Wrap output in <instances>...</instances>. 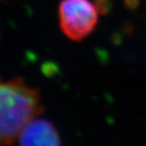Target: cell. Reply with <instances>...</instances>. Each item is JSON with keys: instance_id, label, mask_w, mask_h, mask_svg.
Here are the masks:
<instances>
[{"instance_id": "obj_1", "label": "cell", "mask_w": 146, "mask_h": 146, "mask_svg": "<svg viewBox=\"0 0 146 146\" xmlns=\"http://www.w3.org/2000/svg\"><path fill=\"white\" fill-rule=\"evenodd\" d=\"M40 89L29 86L22 78L2 81L0 86V140L12 146L26 125L43 113Z\"/></svg>"}, {"instance_id": "obj_2", "label": "cell", "mask_w": 146, "mask_h": 146, "mask_svg": "<svg viewBox=\"0 0 146 146\" xmlns=\"http://www.w3.org/2000/svg\"><path fill=\"white\" fill-rule=\"evenodd\" d=\"M99 13L92 0H61L57 8L59 27L68 39L83 40L96 28Z\"/></svg>"}, {"instance_id": "obj_3", "label": "cell", "mask_w": 146, "mask_h": 146, "mask_svg": "<svg viewBox=\"0 0 146 146\" xmlns=\"http://www.w3.org/2000/svg\"><path fill=\"white\" fill-rule=\"evenodd\" d=\"M19 146H61L60 135L54 124L45 119H34L20 132Z\"/></svg>"}, {"instance_id": "obj_4", "label": "cell", "mask_w": 146, "mask_h": 146, "mask_svg": "<svg viewBox=\"0 0 146 146\" xmlns=\"http://www.w3.org/2000/svg\"><path fill=\"white\" fill-rule=\"evenodd\" d=\"M145 1H146V0H145Z\"/></svg>"}]
</instances>
